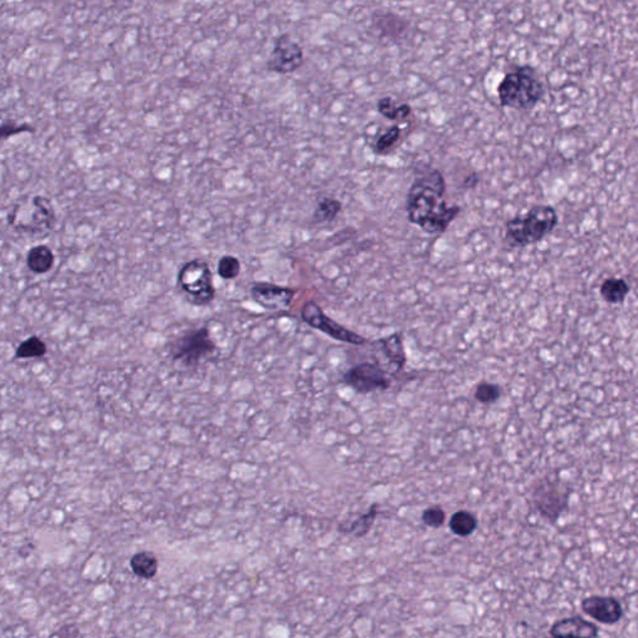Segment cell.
I'll return each mask as SVG.
<instances>
[{
	"mask_svg": "<svg viewBox=\"0 0 638 638\" xmlns=\"http://www.w3.org/2000/svg\"><path fill=\"white\" fill-rule=\"evenodd\" d=\"M402 135V129L399 125H393L389 129L386 130L384 134H381L373 146V151L376 155H384L386 152L392 149L393 146L397 144Z\"/></svg>",
	"mask_w": 638,
	"mask_h": 638,
	"instance_id": "22",
	"label": "cell"
},
{
	"mask_svg": "<svg viewBox=\"0 0 638 638\" xmlns=\"http://www.w3.org/2000/svg\"><path fill=\"white\" fill-rule=\"evenodd\" d=\"M48 352L44 341L38 337H30L22 341L15 351V357L20 359L40 358Z\"/></svg>",
	"mask_w": 638,
	"mask_h": 638,
	"instance_id": "21",
	"label": "cell"
},
{
	"mask_svg": "<svg viewBox=\"0 0 638 638\" xmlns=\"http://www.w3.org/2000/svg\"><path fill=\"white\" fill-rule=\"evenodd\" d=\"M581 609L588 617L602 625H615L623 617V607L618 599L612 596L594 595L581 602Z\"/></svg>",
	"mask_w": 638,
	"mask_h": 638,
	"instance_id": "10",
	"label": "cell"
},
{
	"mask_svg": "<svg viewBox=\"0 0 638 638\" xmlns=\"http://www.w3.org/2000/svg\"><path fill=\"white\" fill-rule=\"evenodd\" d=\"M217 272L224 280H233L241 272V264L233 256H224L219 259Z\"/></svg>",
	"mask_w": 638,
	"mask_h": 638,
	"instance_id": "25",
	"label": "cell"
},
{
	"mask_svg": "<svg viewBox=\"0 0 638 638\" xmlns=\"http://www.w3.org/2000/svg\"><path fill=\"white\" fill-rule=\"evenodd\" d=\"M599 630L594 622L588 621L581 616L566 617L555 622L550 628L552 637L595 638L599 636Z\"/></svg>",
	"mask_w": 638,
	"mask_h": 638,
	"instance_id": "12",
	"label": "cell"
},
{
	"mask_svg": "<svg viewBox=\"0 0 638 638\" xmlns=\"http://www.w3.org/2000/svg\"><path fill=\"white\" fill-rule=\"evenodd\" d=\"M477 182H479L477 175L473 174L470 175L468 179H465L464 185L465 187H475V186L477 185Z\"/></svg>",
	"mask_w": 638,
	"mask_h": 638,
	"instance_id": "28",
	"label": "cell"
},
{
	"mask_svg": "<svg viewBox=\"0 0 638 638\" xmlns=\"http://www.w3.org/2000/svg\"><path fill=\"white\" fill-rule=\"evenodd\" d=\"M341 211V203L334 198H323L319 201L314 217L318 222H332Z\"/></svg>",
	"mask_w": 638,
	"mask_h": 638,
	"instance_id": "23",
	"label": "cell"
},
{
	"mask_svg": "<svg viewBox=\"0 0 638 638\" xmlns=\"http://www.w3.org/2000/svg\"><path fill=\"white\" fill-rule=\"evenodd\" d=\"M55 257L51 248L46 245L33 247L27 254V266L35 275L48 273L54 264Z\"/></svg>",
	"mask_w": 638,
	"mask_h": 638,
	"instance_id": "16",
	"label": "cell"
},
{
	"mask_svg": "<svg viewBox=\"0 0 638 638\" xmlns=\"http://www.w3.org/2000/svg\"><path fill=\"white\" fill-rule=\"evenodd\" d=\"M545 95V88L536 72L530 67H516L505 74L498 85V96L503 107L531 110Z\"/></svg>",
	"mask_w": 638,
	"mask_h": 638,
	"instance_id": "3",
	"label": "cell"
},
{
	"mask_svg": "<svg viewBox=\"0 0 638 638\" xmlns=\"http://www.w3.org/2000/svg\"><path fill=\"white\" fill-rule=\"evenodd\" d=\"M304 64V51L297 41L292 39L288 34H282L276 38L273 49L271 51L266 67L271 73L287 75L294 73Z\"/></svg>",
	"mask_w": 638,
	"mask_h": 638,
	"instance_id": "7",
	"label": "cell"
},
{
	"mask_svg": "<svg viewBox=\"0 0 638 638\" xmlns=\"http://www.w3.org/2000/svg\"><path fill=\"white\" fill-rule=\"evenodd\" d=\"M343 381L355 392L362 394H368L375 391H386L392 386L388 372L378 364L369 362L354 365L344 374Z\"/></svg>",
	"mask_w": 638,
	"mask_h": 638,
	"instance_id": "8",
	"label": "cell"
},
{
	"mask_svg": "<svg viewBox=\"0 0 638 638\" xmlns=\"http://www.w3.org/2000/svg\"><path fill=\"white\" fill-rule=\"evenodd\" d=\"M447 514L442 506H429L421 514V521L426 527L439 529L445 524Z\"/></svg>",
	"mask_w": 638,
	"mask_h": 638,
	"instance_id": "26",
	"label": "cell"
},
{
	"mask_svg": "<svg viewBox=\"0 0 638 638\" xmlns=\"http://www.w3.org/2000/svg\"><path fill=\"white\" fill-rule=\"evenodd\" d=\"M296 291L272 283H253L251 294L253 301L269 311L285 309L291 306Z\"/></svg>",
	"mask_w": 638,
	"mask_h": 638,
	"instance_id": "11",
	"label": "cell"
},
{
	"mask_svg": "<svg viewBox=\"0 0 638 638\" xmlns=\"http://www.w3.org/2000/svg\"><path fill=\"white\" fill-rule=\"evenodd\" d=\"M130 567L136 576L151 580L158 571V560L150 551H141L130 559Z\"/></svg>",
	"mask_w": 638,
	"mask_h": 638,
	"instance_id": "17",
	"label": "cell"
},
{
	"mask_svg": "<svg viewBox=\"0 0 638 638\" xmlns=\"http://www.w3.org/2000/svg\"><path fill=\"white\" fill-rule=\"evenodd\" d=\"M22 133H34V129L28 123L17 125L14 123H6L0 125V141L6 140L11 136H15Z\"/></svg>",
	"mask_w": 638,
	"mask_h": 638,
	"instance_id": "27",
	"label": "cell"
},
{
	"mask_svg": "<svg viewBox=\"0 0 638 638\" xmlns=\"http://www.w3.org/2000/svg\"><path fill=\"white\" fill-rule=\"evenodd\" d=\"M376 515H378V504H373L365 514L359 516L357 520L353 521L347 527L346 525L344 527L339 525V531L344 532V534H351V535H354L355 538H363L370 531L372 527L374 525Z\"/></svg>",
	"mask_w": 638,
	"mask_h": 638,
	"instance_id": "19",
	"label": "cell"
},
{
	"mask_svg": "<svg viewBox=\"0 0 638 638\" xmlns=\"http://www.w3.org/2000/svg\"><path fill=\"white\" fill-rule=\"evenodd\" d=\"M479 521L474 514L466 510H459L454 513L449 520V529L454 535L460 538H468L476 531Z\"/></svg>",
	"mask_w": 638,
	"mask_h": 638,
	"instance_id": "18",
	"label": "cell"
},
{
	"mask_svg": "<svg viewBox=\"0 0 638 638\" xmlns=\"http://www.w3.org/2000/svg\"><path fill=\"white\" fill-rule=\"evenodd\" d=\"M376 110L381 116L392 121H404L412 115V107L409 104L397 105L391 96H384L376 102Z\"/></svg>",
	"mask_w": 638,
	"mask_h": 638,
	"instance_id": "20",
	"label": "cell"
},
{
	"mask_svg": "<svg viewBox=\"0 0 638 638\" xmlns=\"http://www.w3.org/2000/svg\"><path fill=\"white\" fill-rule=\"evenodd\" d=\"M447 182L437 168H428L415 177L407 195L409 222L429 235H440L459 216L460 208L445 200Z\"/></svg>",
	"mask_w": 638,
	"mask_h": 638,
	"instance_id": "1",
	"label": "cell"
},
{
	"mask_svg": "<svg viewBox=\"0 0 638 638\" xmlns=\"http://www.w3.org/2000/svg\"><path fill=\"white\" fill-rule=\"evenodd\" d=\"M534 503L541 515L556 522L569 504V490L556 482H546L535 490Z\"/></svg>",
	"mask_w": 638,
	"mask_h": 638,
	"instance_id": "9",
	"label": "cell"
},
{
	"mask_svg": "<svg viewBox=\"0 0 638 638\" xmlns=\"http://www.w3.org/2000/svg\"><path fill=\"white\" fill-rule=\"evenodd\" d=\"M559 224L552 206L538 205L524 216H516L505 224V240L511 247H527L543 241Z\"/></svg>",
	"mask_w": 638,
	"mask_h": 638,
	"instance_id": "2",
	"label": "cell"
},
{
	"mask_svg": "<svg viewBox=\"0 0 638 638\" xmlns=\"http://www.w3.org/2000/svg\"><path fill=\"white\" fill-rule=\"evenodd\" d=\"M177 283L190 302L196 306H208L215 299L212 272L206 262L195 259L184 264L179 269Z\"/></svg>",
	"mask_w": 638,
	"mask_h": 638,
	"instance_id": "4",
	"label": "cell"
},
{
	"mask_svg": "<svg viewBox=\"0 0 638 638\" xmlns=\"http://www.w3.org/2000/svg\"><path fill=\"white\" fill-rule=\"evenodd\" d=\"M301 317L309 327L325 333L336 341L353 346H364L368 341L358 333L337 323L336 320H333L322 311L317 303L312 301L304 303L301 309Z\"/></svg>",
	"mask_w": 638,
	"mask_h": 638,
	"instance_id": "6",
	"label": "cell"
},
{
	"mask_svg": "<svg viewBox=\"0 0 638 638\" xmlns=\"http://www.w3.org/2000/svg\"><path fill=\"white\" fill-rule=\"evenodd\" d=\"M215 351L216 344L210 337L208 327H202L179 337L171 348V357L186 367H194Z\"/></svg>",
	"mask_w": 638,
	"mask_h": 638,
	"instance_id": "5",
	"label": "cell"
},
{
	"mask_svg": "<svg viewBox=\"0 0 638 638\" xmlns=\"http://www.w3.org/2000/svg\"><path fill=\"white\" fill-rule=\"evenodd\" d=\"M631 292L627 280L618 277H609L599 286V296L609 304H621Z\"/></svg>",
	"mask_w": 638,
	"mask_h": 638,
	"instance_id": "15",
	"label": "cell"
},
{
	"mask_svg": "<svg viewBox=\"0 0 638 638\" xmlns=\"http://www.w3.org/2000/svg\"><path fill=\"white\" fill-rule=\"evenodd\" d=\"M379 344L381 352L386 358L395 367V370H402L407 363V354L404 348L403 333L395 332L392 336L386 337L381 341H376Z\"/></svg>",
	"mask_w": 638,
	"mask_h": 638,
	"instance_id": "14",
	"label": "cell"
},
{
	"mask_svg": "<svg viewBox=\"0 0 638 638\" xmlns=\"http://www.w3.org/2000/svg\"><path fill=\"white\" fill-rule=\"evenodd\" d=\"M372 24L381 38L386 39H399L407 33L409 28L408 20L393 11H375L372 18Z\"/></svg>",
	"mask_w": 638,
	"mask_h": 638,
	"instance_id": "13",
	"label": "cell"
},
{
	"mask_svg": "<svg viewBox=\"0 0 638 638\" xmlns=\"http://www.w3.org/2000/svg\"><path fill=\"white\" fill-rule=\"evenodd\" d=\"M474 397L479 403L494 404L501 397V386L489 381H482L476 386Z\"/></svg>",
	"mask_w": 638,
	"mask_h": 638,
	"instance_id": "24",
	"label": "cell"
}]
</instances>
